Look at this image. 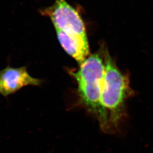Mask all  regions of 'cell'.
Segmentation results:
<instances>
[{"mask_svg": "<svg viewBox=\"0 0 153 153\" xmlns=\"http://www.w3.org/2000/svg\"><path fill=\"white\" fill-rule=\"evenodd\" d=\"M104 73L100 102L107 116L109 133L120 132L128 117L126 102L134 93L128 76L119 70L107 49L103 52Z\"/></svg>", "mask_w": 153, "mask_h": 153, "instance_id": "obj_1", "label": "cell"}, {"mask_svg": "<svg viewBox=\"0 0 153 153\" xmlns=\"http://www.w3.org/2000/svg\"><path fill=\"white\" fill-rule=\"evenodd\" d=\"M104 73V61L99 52L88 56L77 71L71 73L82 103L96 116L102 130L108 133L107 116L100 102Z\"/></svg>", "mask_w": 153, "mask_h": 153, "instance_id": "obj_2", "label": "cell"}, {"mask_svg": "<svg viewBox=\"0 0 153 153\" xmlns=\"http://www.w3.org/2000/svg\"><path fill=\"white\" fill-rule=\"evenodd\" d=\"M40 13L49 17L55 28L88 38L81 16L66 0H55L52 5L41 10Z\"/></svg>", "mask_w": 153, "mask_h": 153, "instance_id": "obj_3", "label": "cell"}, {"mask_svg": "<svg viewBox=\"0 0 153 153\" xmlns=\"http://www.w3.org/2000/svg\"><path fill=\"white\" fill-rule=\"evenodd\" d=\"M42 81L31 76L25 66H7L0 71V93L7 96L27 86H39Z\"/></svg>", "mask_w": 153, "mask_h": 153, "instance_id": "obj_4", "label": "cell"}, {"mask_svg": "<svg viewBox=\"0 0 153 153\" xmlns=\"http://www.w3.org/2000/svg\"><path fill=\"white\" fill-rule=\"evenodd\" d=\"M55 29L58 40L63 49L80 65L90 53L88 38Z\"/></svg>", "mask_w": 153, "mask_h": 153, "instance_id": "obj_5", "label": "cell"}]
</instances>
